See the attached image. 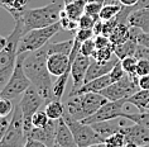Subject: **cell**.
I'll return each instance as SVG.
<instances>
[{
    "mask_svg": "<svg viewBox=\"0 0 149 147\" xmlns=\"http://www.w3.org/2000/svg\"><path fill=\"white\" fill-rule=\"evenodd\" d=\"M124 147H140L139 145H136V143H134V142H126Z\"/></svg>",
    "mask_w": 149,
    "mask_h": 147,
    "instance_id": "51",
    "label": "cell"
},
{
    "mask_svg": "<svg viewBox=\"0 0 149 147\" xmlns=\"http://www.w3.org/2000/svg\"><path fill=\"white\" fill-rule=\"evenodd\" d=\"M62 118L65 119V122L68 124L70 129L72 131L74 141L77 143V147H88L91 145H95V143L104 142L102 138L95 132L91 124H86L82 120L74 119L67 112H65Z\"/></svg>",
    "mask_w": 149,
    "mask_h": 147,
    "instance_id": "8",
    "label": "cell"
},
{
    "mask_svg": "<svg viewBox=\"0 0 149 147\" xmlns=\"http://www.w3.org/2000/svg\"><path fill=\"white\" fill-rule=\"evenodd\" d=\"M102 24H104V22H102V20H100V19L95 23L94 28H92V31H94L95 36H100V34H102Z\"/></svg>",
    "mask_w": 149,
    "mask_h": 147,
    "instance_id": "48",
    "label": "cell"
},
{
    "mask_svg": "<svg viewBox=\"0 0 149 147\" xmlns=\"http://www.w3.org/2000/svg\"><path fill=\"white\" fill-rule=\"evenodd\" d=\"M44 112H46V114L49 117V119L57 120V119H59V118H62V117H63L66 109H65V107H63V104L61 103V100L53 99V100L46 103Z\"/></svg>",
    "mask_w": 149,
    "mask_h": 147,
    "instance_id": "26",
    "label": "cell"
},
{
    "mask_svg": "<svg viewBox=\"0 0 149 147\" xmlns=\"http://www.w3.org/2000/svg\"><path fill=\"white\" fill-rule=\"evenodd\" d=\"M62 29L61 24L54 23L52 25L38 29H32L27 33H24L20 38L19 47H18V55L28 53V52H34L39 48L44 47L57 33Z\"/></svg>",
    "mask_w": 149,
    "mask_h": 147,
    "instance_id": "5",
    "label": "cell"
},
{
    "mask_svg": "<svg viewBox=\"0 0 149 147\" xmlns=\"http://www.w3.org/2000/svg\"><path fill=\"white\" fill-rule=\"evenodd\" d=\"M90 63H91L90 57L82 55L81 52L76 56L73 62L71 63V76H72V80H73V85L70 91V95L76 93L85 84V76H86V72H87Z\"/></svg>",
    "mask_w": 149,
    "mask_h": 147,
    "instance_id": "12",
    "label": "cell"
},
{
    "mask_svg": "<svg viewBox=\"0 0 149 147\" xmlns=\"http://www.w3.org/2000/svg\"><path fill=\"white\" fill-rule=\"evenodd\" d=\"M24 147H48L46 143L38 141L34 138H27V141L24 143Z\"/></svg>",
    "mask_w": 149,
    "mask_h": 147,
    "instance_id": "46",
    "label": "cell"
},
{
    "mask_svg": "<svg viewBox=\"0 0 149 147\" xmlns=\"http://www.w3.org/2000/svg\"><path fill=\"white\" fill-rule=\"evenodd\" d=\"M28 0H0V6H3L5 10L12 14L13 19L23 14Z\"/></svg>",
    "mask_w": 149,
    "mask_h": 147,
    "instance_id": "23",
    "label": "cell"
},
{
    "mask_svg": "<svg viewBox=\"0 0 149 147\" xmlns=\"http://www.w3.org/2000/svg\"><path fill=\"white\" fill-rule=\"evenodd\" d=\"M138 84H139L140 89H148L149 90V74L144 75V76H140L139 80H138Z\"/></svg>",
    "mask_w": 149,
    "mask_h": 147,
    "instance_id": "47",
    "label": "cell"
},
{
    "mask_svg": "<svg viewBox=\"0 0 149 147\" xmlns=\"http://www.w3.org/2000/svg\"><path fill=\"white\" fill-rule=\"evenodd\" d=\"M59 24H61L62 29H65V31H67V32H74V31L79 29V23L72 20V19H70L67 15L62 17L61 19H59Z\"/></svg>",
    "mask_w": 149,
    "mask_h": 147,
    "instance_id": "37",
    "label": "cell"
},
{
    "mask_svg": "<svg viewBox=\"0 0 149 147\" xmlns=\"http://www.w3.org/2000/svg\"><path fill=\"white\" fill-rule=\"evenodd\" d=\"M121 118H124L126 120H130L133 123H139L141 126H145L149 128V109L144 112H138V113H126L124 112Z\"/></svg>",
    "mask_w": 149,
    "mask_h": 147,
    "instance_id": "29",
    "label": "cell"
},
{
    "mask_svg": "<svg viewBox=\"0 0 149 147\" xmlns=\"http://www.w3.org/2000/svg\"><path fill=\"white\" fill-rule=\"evenodd\" d=\"M71 76V69H68L63 75L57 77V80L53 82V95L54 99L61 100L63 94H65V89H66V84L68 81V77Z\"/></svg>",
    "mask_w": 149,
    "mask_h": 147,
    "instance_id": "28",
    "label": "cell"
},
{
    "mask_svg": "<svg viewBox=\"0 0 149 147\" xmlns=\"http://www.w3.org/2000/svg\"><path fill=\"white\" fill-rule=\"evenodd\" d=\"M128 25L136 27L149 34V8H141L132 12L128 18Z\"/></svg>",
    "mask_w": 149,
    "mask_h": 147,
    "instance_id": "20",
    "label": "cell"
},
{
    "mask_svg": "<svg viewBox=\"0 0 149 147\" xmlns=\"http://www.w3.org/2000/svg\"><path fill=\"white\" fill-rule=\"evenodd\" d=\"M149 74V60L148 58H139L136 65V75L138 76H144Z\"/></svg>",
    "mask_w": 149,
    "mask_h": 147,
    "instance_id": "42",
    "label": "cell"
},
{
    "mask_svg": "<svg viewBox=\"0 0 149 147\" xmlns=\"http://www.w3.org/2000/svg\"><path fill=\"white\" fill-rule=\"evenodd\" d=\"M47 67L52 76H61L68 69H71L70 56L62 53H48L47 57Z\"/></svg>",
    "mask_w": 149,
    "mask_h": 147,
    "instance_id": "16",
    "label": "cell"
},
{
    "mask_svg": "<svg viewBox=\"0 0 149 147\" xmlns=\"http://www.w3.org/2000/svg\"><path fill=\"white\" fill-rule=\"evenodd\" d=\"M107 101L100 93H85L68 96L66 103V112L77 120H84L97 112Z\"/></svg>",
    "mask_w": 149,
    "mask_h": 147,
    "instance_id": "4",
    "label": "cell"
},
{
    "mask_svg": "<svg viewBox=\"0 0 149 147\" xmlns=\"http://www.w3.org/2000/svg\"><path fill=\"white\" fill-rule=\"evenodd\" d=\"M121 6L120 4H104L101 12H100V20L102 22H106V20H110L113 18H116V15L120 13L121 10Z\"/></svg>",
    "mask_w": 149,
    "mask_h": 147,
    "instance_id": "30",
    "label": "cell"
},
{
    "mask_svg": "<svg viewBox=\"0 0 149 147\" xmlns=\"http://www.w3.org/2000/svg\"><path fill=\"white\" fill-rule=\"evenodd\" d=\"M125 75H126V72L124 71V69H123L121 62H120V61H118V62H116V65L114 66V69L110 71V76H111V79H113V82L119 81L120 79L124 77Z\"/></svg>",
    "mask_w": 149,
    "mask_h": 147,
    "instance_id": "40",
    "label": "cell"
},
{
    "mask_svg": "<svg viewBox=\"0 0 149 147\" xmlns=\"http://www.w3.org/2000/svg\"><path fill=\"white\" fill-rule=\"evenodd\" d=\"M126 103L133 104L138 108L139 112L147 110L148 104H149V90L148 89H139L135 94L129 96L126 99Z\"/></svg>",
    "mask_w": 149,
    "mask_h": 147,
    "instance_id": "22",
    "label": "cell"
},
{
    "mask_svg": "<svg viewBox=\"0 0 149 147\" xmlns=\"http://www.w3.org/2000/svg\"><path fill=\"white\" fill-rule=\"evenodd\" d=\"M136 47H138V43L134 39L130 38V39L126 41V42L115 46V50H114L115 56H116L119 60L129 57V56H135Z\"/></svg>",
    "mask_w": 149,
    "mask_h": 147,
    "instance_id": "25",
    "label": "cell"
},
{
    "mask_svg": "<svg viewBox=\"0 0 149 147\" xmlns=\"http://www.w3.org/2000/svg\"><path fill=\"white\" fill-rule=\"evenodd\" d=\"M140 147H149V143H148V145H145V146H140Z\"/></svg>",
    "mask_w": 149,
    "mask_h": 147,
    "instance_id": "55",
    "label": "cell"
},
{
    "mask_svg": "<svg viewBox=\"0 0 149 147\" xmlns=\"http://www.w3.org/2000/svg\"><path fill=\"white\" fill-rule=\"evenodd\" d=\"M25 56H27V53L18 55L15 67H14L12 76L9 77L8 82L0 90V96L1 98L12 100L14 98H17L18 95L23 94L29 86H32V81L27 76V74L24 71V66H23Z\"/></svg>",
    "mask_w": 149,
    "mask_h": 147,
    "instance_id": "6",
    "label": "cell"
},
{
    "mask_svg": "<svg viewBox=\"0 0 149 147\" xmlns=\"http://www.w3.org/2000/svg\"><path fill=\"white\" fill-rule=\"evenodd\" d=\"M88 147H106V145H105V142H100V143H95V145H91V146H88Z\"/></svg>",
    "mask_w": 149,
    "mask_h": 147,
    "instance_id": "52",
    "label": "cell"
},
{
    "mask_svg": "<svg viewBox=\"0 0 149 147\" xmlns=\"http://www.w3.org/2000/svg\"><path fill=\"white\" fill-rule=\"evenodd\" d=\"M118 24H119L118 18H113V19H110V20L104 22V24H102V34L106 36V37H110V34L114 32V29L118 27Z\"/></svg>",
    "mask_w": 149,
    "mask_h": 147,
    "instance_id": "41",
    "label": "cell"
},
{
    "mask_svg": "<svg viewBox=\"0 0 149 147\" xmlns=\"http://www.w3.org/2000/svg\"><path fill=\"white\" fill-rule=\"evenodd\" d=\"M94 41H95V46H96V50L97 48H104V47H107L111 44V41L109 37L104 36V34H100V36H95L94 37Z\"/></svg>",
    "mask_w": 149,
    "mask_h": 147,
    "instance_id": "44",
    "label": "cell"
},
{
    "mask_svg": "<svg viewBox=\"0 0 149 147\" xmlns=\"http://www.w3.org/2000/svg\"><path fill=\"white\" fill-rule=\"evenodd\" d=\"M96 22L97 20H96L95 18H92L91 15L85 13L84 15L81 17V19L79 20V29H92Z\"/></svg>",
    "mask_w": 149,
    "mask_h": 147,
    "instance_id": "39",
    "label": "cell"
},
{
    "mask_svg": "<svg viewBox=\"0 0 149 147\" xmlns=\"http://www.w3.org/2000/svg\"><path fill=\"white\" fill-rule=\"evenodd\" d=\"M148 60H149V57H148Z\"/></svg>",
    "mask_w": 149,
    "mask_h": 147,
    "instance_id": "58",
    "label": "cell"
},
{
    "mask_svg": "<svg viewBox=\"0 0 149 147\" xmlns=\"http://www.w3.org/2000/svg\"><path fill=\"white\" fill-rule=\"evenodd\" d=\"M56 129H57V120L51 119L49 123L43 128H33L27 138H34L46 143L48 147L56 145Z\"/></svg>",
    "mask_w": 149,
    "mask_h": 147,
    "instance_id": "15",
    "label": "cell"
},
{
    "mask_svg": "<svg viewBox=\"0 0 149 147\" xmlns=\"http://www.w3.org/2000/svg\"><path fill=\"white\" fill-rule=\"evenodd\" d=\"M52 147H61V146H58V145H53V146H52Z\"/></svg>",
    "mask_w": 149,
    "mask_h": 147,
    "instance_id": "56",
    "label": "cell"
},
{
    "mask_svg": "<svg viewBox=\"0 0 149 147\" xmlns=\"http://www.w3.org/2000/svg\"><path fill=\"white\" fill-rule=\"evenodd\" d=\"M96 51V46H95V41L94 38H90L81 44V53L85 56H88V57H92Z\"/></svg>",
    "mask_w": 149,
    "mask_h": 147,
    "instance_id": "36",
    "label": "cell"
},
{
    "mask_svg": "<svg viewBox=\"0 0 149 147\" xmlns=\"http://www.w3.org/2000/svg\"><path fill=\"white\" fill-rule=\"evenodd\" d=\"M6 42H8V38H5V37H3V36H0V52H1V51L5 48Z\"/></svg>",
    "mask_w": 149,
    "mask_h": 147,
    "instance_id": "50",
    "label": "cell"
},
{
    "mask_svg": "<svg viewBox=\"0 0 149 147\" xmlns=\"http://www.w3.org/2000/svg\"><path fill=\"white\" fill-rule=\"evenodd\" d=\"M111 84H113V79H111L110 74H107V75H104L101 77L95 79V80L85 82V84L81 86L76 93H73L72 95H79V94H85V93H100L101 90L107 88V86L111 85ZM72 95H70V96H72Z\"/></svg>",
    "mask_w": 149,
    "mask_h": 147,
    "instance_id": "19",
    "label": "cell"
},
{
    "mask_svg": "<svg viewBox=\"0 0 149 147\" xmlns=\"http://www.w3.org/2000/svg\"><path fill=\"white\" fill-rule=\"evenodd\" d=\"M120 132L125 136L126 142H134L139 146H145L149 143V128L139 123H133L132 126H123Z\"/></svg>",
    "mask_w": 149,
    "mask_h": 147,
    "instance_id": "13",
    "label": "cell"
},
{
    "mask_svg": "<svg viewBox=\"0 0 149 147\" xmlns=\"http://www.w3.org/2000/svg\"><path fill=\"white\" fill-rule=\"evenodd\" d=\"M27 141L23 127V113L19 104L15 105L14 113L10 118V123L4 138L0 142V147H20Z\"/></svg>",
    "mask_w": 149,
    "mask_h": 147,
    "instance_id": "10",
    "label": "cell"
},
{
    "mask_svg": "<svg viewBox=\"0 0 149 147\" xmlns=\"http://www.w3.org/2000/svg\"><path fill=\"white\" fill-rule=\"evenodd\" d=\"M118 119V118H116ZM116 119H110V120H102V122L97 123H92L91 126L95 129V132L97 133L100 137L102 138V141H105L107 137H110L111 134L118 133L120 132L121 127L125 126L124 122H119Z\"/></svg>",
    "mask_w": 149,
    "mask_h": 147,
    "instance_id": "18",
    "label": "cell"
},
{
    "mask_svg": "<svg viewBox=\"0 0 149 147\" xmlns=\"http://www.w3.org/2000/svg\"><path fill=\"white\" fill-rule=\"evenodd\" d=\"M121 66L124 71L130 76H138L136 75V65H138V58L135 56H129V57H125L120 60ZM139 77V76H138Z\"/></svg>",
    "mask_w": 149,
    "mask_h": 147,
    "instance_id": "32",
    "label": "cell"
},
{
    "mask_svg": "<svg viewBox=\"0 0 149 147\" xmlns=\"http://www.w3.org/2000/svg\"><path fill=\"white\" fill-rule=\"evenodd\" d=\"M74 39H67L63 42H53L48 43V53H62L70 56L73 48Z\"/></svg>",
    "mask_w": 149,
    "mask_h": 147,
    "instance_id": "27",
    "label": "cell"
},
{
    "mask_svg": "<svg viewBox=\"0 0 149 147\" xmlns=\"http://www.w3.org/2000/svg\"><path fill=\"white\" fill-rule=\"evenodd\" d=\"M47 57L48 43L34 52H28L23 62L25 74L32 81V85L38 90L40 96L44 99V104L54 99L53 82L51 77L52 75L47 67Z\"/></svg>",
    "mask_w": 149,
    "mask_h": 147,
    "instance_id": "1",
    "label": "cell"
},
{
    "mask_svg": "<svg viewBox=\"0 0 149 147\" xmlns=\"http://www.w3.org/2000/svg\"><path fill=\"white\" fill-rule=\"evenodd\" d=\"M87 0H74L72 3L65 4V13L66 15L74 22L79 23L81 17L85 14V8H86Z\"/></svg>",
    "mask_w": 149,
    "mask_h": 147,
    "instance_id": "21",
    "label": "cell"
},
{
    "mask_svg": "<svg viewBox=\"0 0 149 147\" xmlns=\"http://www.w3.org/2000/svg\"><path fill=\"white\" fill-rule=\"evenodd\" d=\"M147 109H149V104H148V108H147Z\"/></svg>",
    "mask_w": 149,
    "mask_h": 147,
    "instance_id": "57",
    "label": "cell"
},
{
    "mask_svg": "<svg viewBox=\"0 0 149 147\" xmlns=\"http://www.w3.org/2000/svg\"><path fill=\"white\" fill-rule=\"evenodd\" d=\"M49 117L46 114V112L44 110H39L34 115H33L32 118V122H33V127L34 128H43L46 127L48 123H49Z\"/></svg>",
    "mask_w": 149,
    "mask_h": 147,
    "instance_id": "34",
    "label": "cell"
},
{
    "mask_svg": "<svg viewBox=\"0 0 149 147\" xmlns=\"http://www.w3.org/2000/svg\"><path fill=\"white\" fill-rule=\"evenodd\" d=\"M56 145L61 147H77L72 131L63 118L57 119V129H56Z\"/></svg>",
    "mask_w": 149,
    "mask_h": 147,
    "instance_id": "17",
    "label": "cell"
},
{
    "mask_svg": "<svg viewBox=\"0 0 149 147\" xmlns=\"http://www.w3.org/2000/svg\"><path fill=\"white\" fill-rule=\"evenodd\" d=\"M110 41L113 44H121L126 42L128 39H130V25L124 24V23H119L118 27L114 29V32L110 34Z\"/></svg>",
    "mask_w": 149,
    "mask_h": 147,
    "instance_id": "24",
    "label": "cell"
},
{
    "mask_svg": "<svg viewBox=\"0 0 149 147\" xmlns=\"http://www.w3.org/2000/svg\"><path fill=\"white\" fill-rule=\"evenodd\" d=\"M9 123H10V119L8 117H4V118H0V142L1 139L4 138V136L8 131V127H9Z\"/></svg>",
    "mask_w": 149,
    "mask_h": 147,
    "instance_id": "45",
    "label": "cell"
},
{
    "mask_svg": "<svg viewBox=\"0 0 149 147\" xmlns=\"http://www.w3.org/2000/svg\"><path fill=\"white\" fill-rule=\"evenodd\" d=\"M43 103H44V99L40 96L38 90L33 85L29 86L23 93V96H22V99L19 101V107L22 109V113H23V127H24L25 137H28L31 131L34 128L33 127L32 118L40 109Z\"/></svg>",
    "mask_w": 149,
    "mask_h": 147,
    "instance_id": "7",
    "label": "cell"
},
{
    "mask_svg": "<svg viewBox=\"0 0 149 147\" xmlns=\"http://www.w3.org/2000/svg\"><path fill=\"white\" fill-rule=\"evenodd\" d=\"M13 112V104L10 99L0 98V118L9 117V114Z\"/></svg>",
    "mask_w": 149,
    "mask_h": 147,
    "instance_id": "38",
    "label": "cell"
},
{
    "mask_svg": "<svg viewBox=\"0 0 149 147\" xmlns=\"http://www.w3.org/2000/svg\"><path fill=\"white\" fill-rule=\"evenodd\" d=\"M94 37H95V33L92 29H79V31L76 32V34H74V38L81 41L82 43L90 38H94Z\"/></svg>",
    "mask_w": 149,
    "mask_h": 147,
    "instance_id": "43",
    "label": "cell"
},
{
    "mask_svg": "<svg viewBox=\"0 0 149 147\" xmlns=\"http://www.w3.org/2000/svg\"><path fill=\"white\" fill-rule=\"evenodd\" d=\"M63 1H65V4H68V3H72L74 0H63Z\"/></svg>",
    "mask_w": 149,
    "mask_h": 147,
    "instance_id": "54",
    "label": "cell"
},
{
    "mask_svg": "<svg viewBox=\"0 0 149 147\" xmlns=\"http://www.w3.org/2000/svg\"><path fill=\"white\" fill-rule=\"evenodd\" d=\"M120 61L116 56L113 57L109 61H105V62H100V61H91L90 66L87 69V72H86V76H85V82H88L91 80H95L97 77H101L104 75H107L110 74V71L114 69V66L116 65V62Z\"/></svg>",
    "mask_w": 149,
    "mask_h": 147,
    "instance_id": "14",
    "label": "cell"
},
{
    "mask_svg": "<svg viewBox=\"0 0 149 147\" xmlns=\"http://www.w3.org/2000/svg\"><path fill=\"white\" fill-rule=\"evenodd\" d=\"M126 104V99H120V100H107L97 112H95L92 115L88 118L84 119L82 122L86 124H92L102 122V120H110V119H116L121 118L124 114V105Z\"/></svg>",
    "mask_w": 149,
    "mask_h": 147,
    "instance_id": "11",
    "label": "cell"
},
{
    "mask_svg": "<svg viewBox=\"0 0 149 147\" xmlns=\"http://www.w3.org/2000/svg\"><path fill=\"white\" fill-rule=\"evenodd\" d=\"M119 3L123 6H135L139 3V0H119Z\"/></svg>",
    "mask_w": 149,
    "mask_h": 147,
    "instance_id": "49",
    "label": "cell"
},
{
    "mask_svg": "<svg viewBox=\"0 0 149 147\" xmlns=\"http://www.w3.org/2000/svg\"><path fill=\"white\" fill-rule=\"evenodd\" d=\"M115 44L111 43L110 46L107 47H104V48H97V50L95 51L94 56H92V58L96 60V61H100V62H105V61H109L113 57H115Z\"/></svg>",
    "mask_w": 149,
    "mask_h": 147,
    "instance_id": "31",
    "label": "cell"
},
{
    "mask_svg": "<svg viewBox=\"0 0 149 147\" xmlns=\"http://www.w3.org/2000/svg\"><path fill=\"white\" fill-rule=\"evenodd\" d=\"M14 22H15V25H14L13 32L8 37L6 46L0 52V86L5 85L9 77L12 76L18 57L19 42L22 36L24 34V24L22 15L14 18Z\"/></svg>",
    "mask_w": 149,
    "mask_h": 147,
    "instance_id": "2",
    "label": "cell"
},
{
    "mask_svg": "<svg viewBox=\"0 0 149 147\" xmlns=\"http://www.w3.org/2000/svg\"><path fill=\"white\" fill-rule=\"evenodd\" d=\"M104 4L102 3H99V1H87L86 4V8H85V13L91 15L92 18H95L96 20H99L100 18V12H101Z\"/></svg>",
    "mask_w": 149,
    "mask_h": 147,
    "instance_id": "35",
    "label": "cell"
},
{
    "mask_svg": "<svg viewBox=\"0 0 149 147\" xmlns=\"http://www.w3.org/2000/svg\"><path fill=\"white\" fill-rule=\"evenodd\" d=\"M87 1H99V3H102V4H104V1H105V0H87Z\"/></svg>",
    "mask_w": 149,
    "mask_h": 147,
    "instance_id": "53",
    "label": "cell"
},
{
    "mask_svg": "<svg viewBox=\"0 0 149 147\" xmlns=\"http://www.w3.org/2000/svg\"><path fill=\"white\" fill-rule=\"evenodd\" d=\"M62 4L57 1H52L49 4L34 9H24L23 10V24L24 33L32 29L44 28L54 23H58L61 19V12L63 10Z\"/></svg>",
    "mask_w": 149,
    "mask_h": 147,
    "instance_id": "3",
    "label": "cell"
},
{
    "mask_svg": "<svg viewBox=\"0 0 149 147\" xmlns=\"http://www.w3.org/2000/svg\"><path fill=\"white\" fill-rule=\"evenodd\" d=\"M104 142H105L106 147H124V145L126 143V139H125V136L121 132H118V133H114L110 137H107Z\"/></svg>",
    "mask_w": 149,
    "mask_h": 147,
    "instance_id": "33",
    "label": "cell"
},
{
    "mask_svg": "<svg viewBox=\"0 0 149 147\" xmlns=\"http://www.w3.org/2000/svg\"><path fill=\"white\" fill-rule=\"evenodd\" d=\"M139 77L138 76H130L126 74L124 77L120 79L116 82H113L107 88L100 91L101 95H104L107 100H120V99H128L133 94H135L139 90V84H138Z\"/></svg>",
    "mask_w": 149,
    "mask_h": 147,
    "instance_id": "9",
    "label": "cell"
}]
</instances>
